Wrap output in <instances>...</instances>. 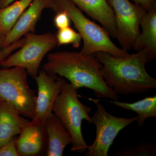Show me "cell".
Wrapping results in <instances>:
<instances>
[{
	"label": "cell",
	"mask_w": 156,
	"mask_h": 156,
	"mask_svg": "<svg viewBox=\"0 0 156 156\" xmlns=\"http://www.w3.org/2000/svg\"><path fill=\"white\" fill-rule=\"evenodd\" d=\"M101 67L94 54L63 51L48 54L43 70L51 75L66 78L76 89L85 87L92 90L98 98L118 100V95L102 78Z\"/></svg>",
	"instance_id": "cell-1"
},
{
	"label": "cell",
	"mask_w": 156,
	"mask_h": 156,
	"mask_svg": "<svg viewBox=\"0 0 156 156\" xmlns=\"http://www.w3.org/2000/svg\"><path fill=\"white\" fill-rule=\"evenodd\" d=\"M94 55L101 63V73L104 80L117 95L139 94L156 89V79L146 69L148 61L144 51L123 57L102 52Z\"/></svg>",
	"instance_id": "cell-2"
},
{
	"label": "cell",
	"mask_w": 156,
	"mask_h": 156,
	"mask_svg": "<svg viewBox=\"0 0 156 156\" xmlns=\"http://www.w3.org/2000/svg\"><path fill=\"white\" fill-rule=\"evenodd\" d=\"M50 9L54 12L65 11L74 24L83 41L80 53L92 55L98 52H105L112 56H128V51L115 44L108 32L86 17L80 9L70 0H52Z\"/></svg>",
	"instance_id": "cell-3"
},
{
	"label": "cell",
	"mask_w": 156,
	"mask_h": 156,
	"mask_svg": "<svg viewBox=\"0 0 156 156\" xmlns=\"http://www.w3.org/2000/svg\"><path fill=\"white\" fill-rule=\"evenodd\" d=\"M78 89L70 83L65 81L61 91L53 104L52 112L61 121L72 139L70 151L84 154L88 145L82 133L83 120L92 124L89 114L90 106L82 103L78 98Z\"/></svg>",
	"instance_id": "cell-4"
},
{
	"label": "cell",
	"mask_w": 156,
	"mask_h": 156,
	"mask_svg": "<svg viewBox=\"0 0 156 156\" xmlns=\"http://www.w3.org/2000/svg\"><path fill=\"white\" fill-rule=\"evenodd\" d=\"M27 73L15 66L0 69V100L13 106L22 116H35V91L29 86Z\"/></svg>",
	"instance_id": "cell-5"
},
{
	"label": "cell",
	"mask_w": 156,
	"mask_h": 156,
	"mask_svg": "<svg viewBox=\"0 0 156 156\" xmlns=\"http://www.w3.org/2000/svg\"><path fill=\"white\" fill-rule=\"evenodd\" d=\"M24 37V44L15 53L10 54L1 66L4 68L22 67L34 79L38 75L43 58L57 45L56 37L51 33L41 34L30 33Z\"/></svg>",
	"instance_id": "cell-6"
},
{
	"label": "cell",
	"mask_w": 156,
	"mask_h": 156,
	"mask_svg": "<svg viewBox=\"0 0 156 156\" xmlns=\"http://www.w3.org/2000/svg\"><path fill=\"white\" fill-rule=\"evenodd\" d=\"M96 110L91 122L96 128V137L92 145L88 146L84 153L86 156H108L109 150L120 131L136 122L137 116L132 118L115 116L107 111L98 99L91 98Z\"/></svg>",
	"instance_id": "cell-7"
},
{
	"label": "cell",
	"mask_w": 156,
	"mask_h": 156,
	"mask_svg": "<svg viewBox=\"0 0 156 156\" xmlns=\"http://www.w3.org/2000/svg\"><path fill=\"white\" fill-rule=\"evenodd\" d=\"M106 1L114 14L116 38L122 49L129 51L140 33V21L146 11L129 0Z\"/></svg>",
	"instance_id": "cell-8"
},
{
	"label": "cell",
	"mask_w": 156,
	"mask_h": 156,
	"mask_svg": "<svg viewBox=\"0 0 156 156\" xmlns=\"http://www.w3.org/2000/svg\"><path fill=\"white\" fill-rule=\"evenodd\" d=\"M34 79L37 85L38 94L36 101L35 116L34 119L45 123L53 114V104L66 80L59 76L49 74L43 69L39 70Z\"/></svg>",
	"instance_id": "cell-9"
},
{
	"label": "cell",
	"mask_w": 156,
	"mask_h": 156,
	"mask_svg": "<svg viewBox=\"0 0 156 156\" xmlns=\"http://www.w3.org/2000/svg\"><path fill=\"white\" fill-rule=\"evenodd\" d=\"M16 140L20 156H37L46 153L48 145L45 123L34 119L28 122Z\"/></svg>",
	"instance_id": "cell-10"
},
{
	"label": "cell",
	"mask_w": 156,
	"mask_h": 156,
	"mask_svg": "<svg viewBox=\"0 0 156 156\" xmlns=\"http://www.w3.org/2000/svg\"><path fill=\"white\" fill-rule=\"evenodd\" d=\"M52 0H34L6 35L5 47L13 44L28 33H34L43 11L50 9Z\"/></svg>",
	"instance_id": "cell-11"
},
{
	"label": "cell",
	"mask_w": 156,
	"mask_h": 156,
	"mask_svg": "<svg viewBox=\"0 0 156 156\" xmlns=\"http://www.w3.org/2000/svg\"><path fill=\"white\" fill-rule=\"evenodd\" d=\"M81 11L100 23L110 36L116 38L113 11L106 0H70Z\"/></svg>",
	"instance_id": "cell-12"
},
{
	"label": "cell",
	"mask_w": 156,
	"mask_h": 156,
	"mask_svg": "<svg viewBox=\"0 0 156 156\" xmlns=\"http://www.w3.org/2000/svg\"><path fill=\"white\" fill-rule=\"evenodd\" d=\"M140 26L142 30L133 48L136 51H144L149 62L156 57V4L145 12Z\"/></svg>",
	"instance_id": "cell-13"
},
{
	"label": "cell",
	"mask_w": 156,
	"mask_h": 156,
	"mask_svg": "<svg viewBox=\"0 0 156 156\" xmlns=\"http://www.w3.org/2000/svg\"><path fill=\"white\" fill-rule=\"evenodd\" d=\"M21 116L14 107L0 100V147L20 134L29 122Z\"/></svg>",
	"instance_id": "cell-14"
},
{
	"label": "cell",
	"mask_w": 156,
	"mask_h": 156,
	"mask_svg": "<svg viewBox=\"0 0 156 156\" xmlns=\"http://www.w3.org/2000/svg\"><path fill=\"white\" fill-rule=\"evenodd\" d=\"M48 145L46 155L62 156L65 148L72 143L69 133L53 113L45 123Z\"/></svg>",
	"instance_id": "cell-15"
},
{
	"label": "cell",
	"mask_w": 156,
	"mask_h": 156,
	"mask_svg": "<svg viewBox=\"0 0 156 156\" xmlns=\"http://www.w3.org/2000/svg\"><path fill=\"white\" fill-rule=\"evenodd\" d=\"M115 106L132 111L137 115L136 122L137 126H143L147 119L156 117V95L144 98L132 103L122 102L118 100L108 101Z\"/></svg>",
	"instance_id": "cell-16"
},
{
	"label": "cell",
	"mask_w": 156,
	"mask_h": 156,
	"mask_svg": "<svg viewBox=\"0 0 156 156\" xmlns=\"http://www.w3.org/2000/svg\"><path fill=\"white\" fill-rule=\"evenodd\" d=\"M34 0H17L0 9V30L7 35Z\"/></svg>",
	"instance_id": "cell-17"
},
{
	"label": "cell",
	"mask_w": 156,
	"mask_h": 156,
	"mask_svg": "<svg viewBox=\"0 0 156 156\" xmlns=\"http://www.w3.org/2000/svg\"><path fill=\"white\" fill-rule=\"evenodd\" d=\"M55 37L58 46L71 44L76 48L80 47L82 40L80 34L69 27L58 29Z\"/></svg>",
	"instance_id": "cell-18"
},
{
	"label": "cell",
	"mask_w": 156,
	"mask_h": 156,
	"mask_svg": "<svg viewBox=\"0 0 156 156\" xmlns=\"http://www.w3.org/2000/svg\"><path fill=\"white\" fill-rule=\"evenodd\" d=\"M156 147L154 144L143 142L134 147L119 151L115 154L119 156H154L156 155Z\"/></svg>",
	"instance_id": "cell-19"
},
{
	"label": "cell",
	"mask_w": 156,
	"mask_h": 156,
	"mask_svg": "<svg viewBox=\"0 0 156 156\" xmlns=\"http://www.w3.org/2000/svg\"><path fill=\"white\" fill-rule=\"evenodd\" d=\"M25 37H22L13 44L4 47L0 50V66L6 58L15 50L21 48L25 43Z\"/></svg>",
	"instance_id": "cell-20"
},
{
	"label": "cell",
	"mask_w": 156,
	"mask_h": 156,
	"mask_svg": "<svg viewBox=\"0 0 156 156\" xmlns=\"http://www.w3.org/2000/svg\"><path fill=\"white\" fill-rule=\"evenodd\" d=\"M56 14L54 18V23L56 28L58 30L69 27L71 20L65 11H59Z\"/></svg>",
	"instance_id": "cell-21"
},
{
	"label": "cell",
	"mask_w": 156,
	"mask_h": 156,
	"mask_svg": "<svg viewBox=\"0 0 156 156\" xmlns=\"http://www.w3.org/2000/svg\"><path fill=\"white\" fill-rule=\"evenodd\" d=\"M17 137H14L8 144L0 147V156H20L16 147Z\"/></svg>",
	"instance_id": "cell-22"
},
{
	"label": "cell",
	"mask_w": 156,
	"mask_h": 156,
	"mask_svg": "<svg viewBox=\"0 0 156 156\" xmlns=\"http://www.w3.org/2000/svg\"><path fill=\"white\" fill-rule=\"evenodd\" d=\"M134 4L142 8L146 12L156 4V0H133Z\"/></svg>",
	"instance_id": "cell-23"
},
{
	"label": "cell",
	"mask_w": 156,
	"mask_h": 156,
	"mask_svg": "<svg viewBox=\"0 0 156 156\" xmlns=\"http://www.w3.org/2000/svg\"><path fill=\"white\" fill-rule=\"evenodd\" d=\"M17 0H0V9L5 8Z\"/></svg>",
	"instance_id": "cell-24"
},
{
	"label": "cell",
	"mask_w": 156,
	"mask_h": 156,
	"mask_svg": "<svg viewBox=\"0 0 156 156\" xmlns=\"http://www.w3.org/2000/svg\"><path fill=\"white\" fill-rule=\"evenodd\" d=\"M6 35L0 30V50L5 47V42Z\"/></svg>",
	"instance_id": "cell-25"
}]
</instances>
